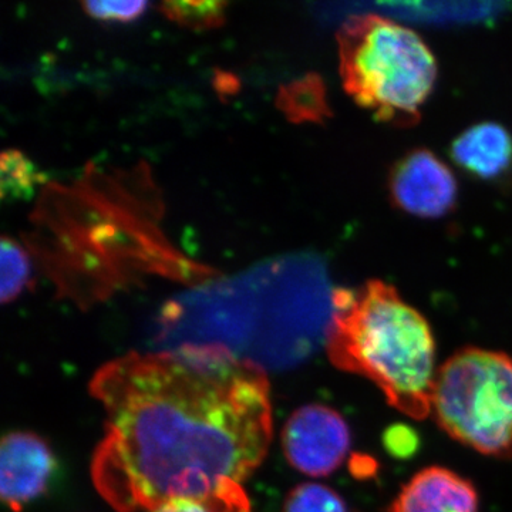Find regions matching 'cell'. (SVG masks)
I'll return each mask as SVG.
<instances>
[{"label":"cell","mask_w":512,"mask_h":512,"mask_svg":"<svg viewBox=\"0 0 512 512\" xmlns=\"http://www.w3.org/2000/svg\"><path fill=\"white\" fill-rule=\"evenodd\" d=\"M309 256H282L170 299L158 316L163 345H221L242 360L295 365L325 343L332 293Z\"/></svg>","instance_id":"3957f363"},{"label":"cell","mask_w":512,"mask_h":512,"mask_svg":"<svg viewBox=\"0 0 512 512\" xmlns=\"http://www.w3.org/2000/svg\"><path fill=\"white\" fill-rule=\"evenodd\" d=\"M387 512H480V497L456 471L430 466L403 485Z\"/></svg>","instance_id":"30bf717a"},{"label":"cell","mask_w":512,"mask_h":512,"mask_svg":"<svg viewBox=\"0 0 512 512\" xmlns=\"http://www.w3.org/2000/svg\"><path fill=\"white\" fill-rule=\"evenodd\" d=\"M451 156L468 174L498 180L512 168L511 134L500 124H476L454 140Z\"/></svg>","instance_id":"8fae6325"},{"label":"cell","mask_w":512,"mask_h":512,"mask_svg":"<svg viewBox=\"0 0 512 512\" xmlns=\"http://www.w3.org/2000/svg\"><path fill=\"white\" fill-rule=\"evenodd\" d=\"M276 107L292 123H303V121L319 123L329 116L325 86L316 74H308L302 79L279 87Z\"/></svg>","instance_id":"7c38bea8"},{"label":"cell","mask_w":512,"mask_h":512,"mask_svg":"<svg viewBox=\"0 0 512 512\" xmlns=\"http://www.w3.org/2000/svg\"><path fill=\"white\" fill-rule=\"evenodd\" d=\"M45 174L37 170L22 151L9 148L0 157V197L3 201L30 200L36 188L46 185Z\"/></svg>","instance_id":"4fadbf2b"},{"label":"cell","mask_w":512,"mask_h":512,"mask_svg":"<svg viewBox=\"0 0 512 512\" xmlns=\"http://www.w3.org/2000/svg\"><path fill=\"white\" fill-rule=\"evenodd\" d=\"M350 441V429L342 414L323 404L296 410L282 431L286 460L311 477L335 473L348 456Z\"/></svg>","instance_id":"52a82bcc"},{"label":"cell","mask_w":512,"mask_h":512,"mask_svg":"<svg viewBox=\"0 0 512 512\" xmlns=\"http://www.w3.org/2000/svg\"><path fill=\"white\" fill-rule=\"evenodd\" d=\"M383 444L390 456L406 460L413 457L419 450L420 439L412 427L406 424H394L384 431Z\"/></svg>","instance_id":"d6986e66"},{"label":"cell","mask_w":512,"mask_h":512,"mask_svg":"<svg viewBox=\"0 0 512 512\" xmlns=\"http://www.w3.org/2000/svg\"><path fill=\"white\" fill-rule=\"evenodd\" d=\"M90 392L107 416L93 483L117 512L241 483L271 446L265 370L221 345L128 353L97 370Z\"/></svg>","instance_id":"6da1fadb"},{"label":"cell","mask_w":512,"mask_h":512,"mask_svg":"<svg viewBox=\"0 0 512 512\" xmlns=\"http://www.w3.org/2000/svg\"><path fill=\"white\" fill-rule=\"evenodd\" d=\"M163 194L146 161L103 170L84 165L72 184L40 188L23 244L59 299L86 311L156 275L188 286L221 278L168 241Z\"/></svg>","instance_id":"7a4b0ae2"},{"label":"cell","mask_w":512,"mask_h":512,"mask_svg":"<svg viewBox=\"0 0 512 512\" xmlns=\"http://www.w3.org/2000/svg\"><path fill=\"white\" fill-rule=\"evenodd\" d=\"M227 2H197V0H168L160 9L165 18L184 28L207 30L220 28L225 22Z\"/></svg>","instance_id":"2e32d148"},{"label":"cell","mask_w":512,"mask_h":512,"mask_svg":"<svg viewBox=\"0 0 512 512\" xmlns=\"http://www.w3.org/2000/svg\"><path fill=\"white\" fill-rule=\"evenodd\" d=\"M325 348L333 366L366 377L397 412L416 420L431 413L436 342L429 322L392 285L335 289Z\"/></svg>","instance_id":"277c9868"},{"label":"cell","mask_w":512,"mask_h":512,"mask_svg":"<svg viewBox=\"0 0 512 512\" xmlns=\"http://www.w3.org/2000/svg\"><path fill=\"white\" fill-rule=\"evenodd\" d=\"M214 87L221 99L234 96L239 92V79L237 76L224 70H215Z\"/></svg>","instance_id":"44dd1931"},{"label":"cell","mask_w":512,"mask_h":512,"mask_svg":"<svg viewBox=\"0 0 512 512\" xmlns=\"http://www.w3.org/2000/svg\"><path fill=\"white\" fill-rule=\"evenodd\" d=\"M349 470L357 480H369V478L376 477L379 464L375 458L366 456V454H353L349 460Z\"/></svg>","instance_id":"ffe728a7"},{"label":"cell","mask_w":512,"mask_h":512,"mask_svg":"<svg viewBox=\"0 0 512 512\" xmlns=\"http://www.w3.org/2000/svg\"><path fill=\"white\" fill-rule=\"evenodd\" d=\"M389 191L400 210L420 218L444 217L457 201L453 171L424 148L412 151L394 165Z\"/></svg>","instance_id":"ba28073f"},{"label":"cell","mask_w":512,"mask_h":512,"mask_svg":"<svg viewBox=\"0 0 512 512\" xmlns=\"http://www.w3.org/2000/svg\"><path fill=\"white\" fill-rule=\"evenodd\" d=\"M0 261H2L0 262V268H2L0 299L2 303L13 302L30 285L32 268H30L29 255L15 239L2 237Z\"/></svg>","instance_id":"9a60e30c"},{"label":"cell","mask_w":512,"mask_h":512,"mask_svg":"<svg viewBox=\"0 0 512 512\" xmlns=\"http://www.w3.org/2000/svg\"><path fill=\"white\" fill-rule=\"evenodd\" d=\"M284 512H349L345 500L333 488L305 483L286 497Z\"/></svg>","instance_id":"e0dca14e"},{"label":"cell","mask_w":512,"mask_h":512,"mask_svg":"<svg viewBox=\"0 0 512 512\" xmlns=\"http://www.w3.org/2000/svg\"><path fill=\"white\" fill-rule=\"evenodd\" d=\"M56 458L42 437L29 431L6 434L0 450V495L9 510L20 512L45 493Z\"/></svg>","instance_id":"9c48e42d"},{"label":"cell","mask_w":512,"mask_h":512,"mask_svg":"<svg viewBox=\"0 0 512 512\" xmlns=\"http://www.w3.org/2000/svg\"><path fill=\"white\" fill-rule=\"evenodd\" d=\"M151 512H251V503L241 483L225 480L210 493L175 498Z\"/></svg>","instance_id":"5bb4252c"},{"label":"cell","mask_w":512,"mask_h":512,"mask_svg":"<svg viewBox=\"0 0 512 512\" xmlns=\"http://www.w3.org/2000/svg\"><path fill=\"white\" fill-rule=\"evenodd\" d=\"M431 413L458 443L483 456L512 458V357L458 350L437 370Z\"/></svg>","instance_id":"8992f818"},{"label":"cell","mask_w":512,"mask_h":512,"mask_svg":"<svg viewBox=\"0 0 512 512\" xmlns=\"http://www.w3.org/2000/svg\"><path fill=\"white\" fill-rule=\"evenodd\" d=\"M87 15L103 22H133L148 8L147 2H83Z\"/></svg>","instance_id":"ac0fdd59"},{"label":"cell","mask_w":512,"mask_h":512,"mask_svg":"<svg viewBox=\"0 0 512 512\" xmlns=\"http://www.w3.org/2000/svg\"><path fill=\"white\" fill-rule=\"evenodd\" d=\"M346 93L377 120L410 124L433 92L437 63L416 32L375 13L352 16L339 30Z\"/></svg>","instance_id":"5b68a950"}]
</instances>
